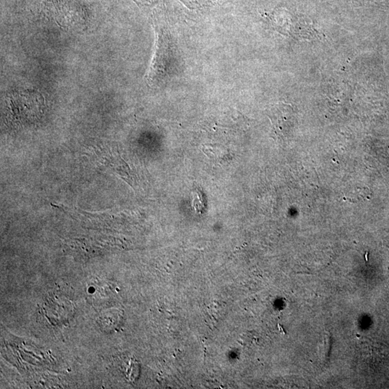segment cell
I'll list each match as a JSON object with an SVG mask.
<instances>
[{"mask_svg": "<svg viewBox=\"0 0 389 389\" xmlns=\"http://www.w3.org/2000/svg\"><path fill=\"white\" fill-rule=\"evenodd\" d=\"M155 46L146 80L151 87H157L171 76L176 52L171 35L164 27L155 24Z\"/></svg>", "mask_w": 389, "mask_h": 389, "instance_id": "6da1fadb", "label": "cell"}, {"mask_svg": "<svg viewBox=\"0 0 389 389\" xmlns=\"http://www.w3.org/2000/svg\"><path fill=\"white\" fill-rule=\"evenodd\" d=\"M134 1L142 4H149L153 1V0H134Z\"/></svg>", "mask_w": 389, "mask_h": 389, "instance_id": "7a4b0ae2", "label": "cell"}]
</instances>
